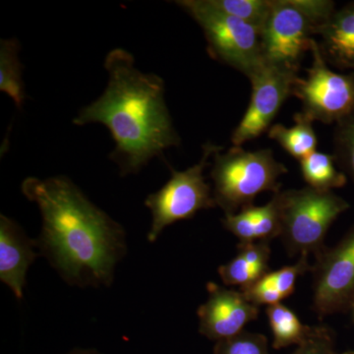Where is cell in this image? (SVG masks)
<instances>
[{"instance_id": "cell-1", "label": "cell", "mask_w": 354, "mask_h": 354, "mask_svg": "<svg viewBox=\"0 0 354 354\" xmlns=\"http://www.w3.org/2000/svg\"><path fill=\"white\" fill-rule=\"evenodd\" d=\"M21 191L38 206L43 223L37 246L58 274L79 288L111 286L127 251L122 225L69 177H27Z\"/></svg>"}, {"instance_id": "cell-2", "label": "cell", "mask_w": 354, "mask_h": 354, "mask_svg": "<svg viewBox=\"0 0 354 354\" xmlns=\"http://www.w3.org/2000/svg\"><path fill=\"white\" fill-rule=\"evenodd\" d=\"M104 68L109 74L106 90L80 109L73 123L108 128L115 143L109 158L121 176L136 174L167 149L180 145L165 102V81L137 68L132 53L124 48L109 51Z\"/></svg>"}, {"instance_id": "cell-3", "label": "cell", "mask_w": 354, "mask_h": 354, "mask_svg": "<svg viewBox=\"0 0 354 354\" xmlns=\"http://www.w3.org/2000/svg\"><path fill=\"white\" fill-rule=\"evenodd\" d=\"M223 150L214 155L211 177L214 199L225 215L253 206L260 193L271 191L277 194L281 191L279 178L288 169L276 160L272 150L250 152L236 146L225 153Z\"/></svg>"}, {"instance_id": "cell-4", "label": "cell", "mask_w": 354, "mask_h": 354, "mask_svg": "<svg viewBox=\"0 0 354 354\" xmlns=\"http://www.w3.org/2000/svg\"><path fill=\"white\" fill-rule=\"evenodd\" d=\"M276 196L281 215V237L290 256L317 254L326 248V234L348 205L332 191L306 187L279 191Z\"/></svg>"}, {"instance_id": "cell-5", "label": "cell", "mask_w": 354, "mask_h": 354, "mask_svg": "<svg viewBox=\"0 0 354 354\" xmlns=\"http://www.w3.org/2000/svg\"><path fill=\"white\" fill-rule=\"evenodd\" d=\"M221 148L207 142L196 165L181 171L171 169L169 180L146 198L145 206L152 215L149 241L156 242L165 228L176 221L189 220L201 209L215 208L213 190L205 181L204 171L211 165L209 158Z\"/></svg>"}, {"instance_id": "cell-6", "label": "cell", "mask_w": 354, "mask_h": 354, "mask_svg": "<svg viewBox=\"0 0 354 354\" xmlns=\"http://www.w3.org/2000/svg\"><path fill=\"white\" fill-rule=\"evenodd\" d=\"M176 3L201 28L212 57L247 77L264 64L261 35L252 26L216 10L206 0H180Z\"/></svg>"}, {"instance_id": "cell-7", "label": "cell", "mask_w": 354, "mask_h": 354, "mask_svg": "<svg viewBox=\"0 0 354 354\" xmlns=\"http://www.w3.org/2000/svg\"><path fill=\"white\" fill-rule=\"evenodd\" d=\"M310 51L313 62L307 76L298 77L292 95L302 102L300 113L312 122H339L354 111V79L335 73L327 66L315 39Z\"/></svg>"}, {"instance_id": "cell-8", "label": "cell", "mask_w": 354, "mask_h": 354, "mask_svg": "<svg viewBox=\"0 0 354 354\" xmlns=\"http://www.w3.org/2000/svg\"><path fill=\"white\" fill-rule=\"evenodd\" d=\"M314 25L297 0H272V10L261 34L263 62L297 74L302 57L311 50Z\"/></svg>"}, {"instance_id": "cell-9", "label": "cell", "mask_w": 354, "mask_h": 354, "mask_svg": "<svg viewBox=\"0 0 354 354\" xmlns=\"http://www.w3.org/2000/svg\"><path fill=\"white\" fill-rule=\"evenodd\" d=\"M313 307L319 318L354 304V230L332 249L315 256Z\"/></svg>"}, {"instance_id": "cell-10", "label": "cell", "mask_w": 354, "mask_h": 354, "mask_svg": "<svg viewBox=\"0 0 354 354\" xmlns=\"http://www.w3.org/2000/svg\"><path fill=\"white\" fill-rule=\"evenodd\" d=\"M252 95L243 118L232 133L234 146L258 138L269 129L283 102L292 95L297 74L263 64L248 77Z\"/></svg>"}, {"instance_id": "cell-11", "label": "cell", "mask_w": 354, "mask_h": 354, "mask_svg": "<svg viewBox=\"0 0 354 354\" xmlns=\"http://www.w3.org/2000/svg\"><path fill=\"white\" fill-rule=\"evenodd\" d=\"M208 299L200 305L199 333L214 342L223 341L243 332L258 318L260 308L251 304L241 290L208 283Z\"/></svg>"}, {"instance_id": "cell-12", "label": "cell", "mask_w": 354, "mask_h": 354, "mask_svg": "<svg viewBox=\"0 0 354 354\" xmlns=\"http://www.w3.org/2000/svg\"><path fill=\"white\" fill-rule=\"evenodd\" d=\"M37 241L8 216H0V279L17 299L24 295L26 276L38 257Z\"/></svg>"}, {"instance_id": "cell-13", "label": "cell", "mask_w": 354, "mask_h": 354, "mask_svg": "<svg viewBox=\"0 0 354 354\" xmlns=\"http://www.w3.org/2000/svg\"><path fill=\"white\" fill-rule=\"evenodd\" d=\"M326 62L341 66H354V6L333 13L325 24L316 30Z\"/></svg>"}, {"instance_id": "cell-14", "label": "cell", "mask_w": 354, "mask_h": 354, "mask_svg": "<svg viewBox=\"0 0 354 354\" xmlns=\"http://www.w3.org/2000/svg\"><path fill=\"white\" fill-rule=\"evenodd\" d=\"M295 120L297 123L292 127L272 125L269 128L268 135L270 139L278 142L286 152L300 162L315 152L318 141L311 120L300 113L295 114Z\"/></svg>"}, {"instance_id": "cell-15", "label": "cell", "mask_w": 354, "mask_h": 354, "mask_svg": "<svg viewBox=\"0 0 354 354\" xmlns=\"http://www.w3.org/2000/svg\"><path fill=\"white\" fill-rule=\"evenodd\" d=\"M266 313L274 337L272 348L274 349L300 346L312 329L310 326L302 324L295 311L281 302L268 306Z\"/></svg>"}, {"instance_id": "cell-16", "label": "cell", "mask_w": 354, "mask_h": 354, "mask_svg": "<svg viewBox=\"0 0 354 354\" xmlns=\"http://www.w3.org/2000/svg\"><path fill=\"white\" fill-rule=\"evenodd\" d=\"M19 53L20 44L17 39L0 41V91L8 95L20 109L24 104L26 93Z\"/></svg>"}, {"instance_id": "cell-17", "label": "cell", "mask_w": 354, "mask_h": 354, "mask_svg": "<svg viewBox=\"0 0 354 354\" xmlns=\"http://www.w3.org/2000/svg\"><path fill=\"white\" fill-rule=\"evenodd\" d=\"M335 158L322 152L312 153L300 160V169L307 186L319 191H332L346 183V177L337 171Z\"/></svg>"}, {"instance_id": "cell-18", "label": "cell", "mask_w": 354, "mask_h": 354, "mask_svg": "<svg viewBox=\"0 0 354 354\" xmlns=\"http://www.w3.org/2000/svg\"><path fill=\"white\" fill-rule=\"evenodd\" d=\"M221 12L234 16L262 34L272 10V0H206Z\"/></svg>"}, {"instance_id": "cell-19", "label": "cell", "mask_w": 354, "mask_h": 354, "mask_svg": "<svg viewBox=\"0 0 354 354\" xmlns=\"http://www.w3.org/2000/svg\"><path fill=\"white\" fill-rule=\"evenodd\" d=\"M214 354H270L266 335L244 330L241 334L216 342Z\"/></svg>"}, {"instance_id": "cell-20", "label": "cell", "mask_w": 354, "mask_h": 354, "mask_svg": "<svg viewBox=\"0 0 354 354\" xmlns=\"http://www.w3.org/2000/svg\"><path fill=\"white\" fill-rule=\"evenodd\" d=\"M257 241H271L281 234V215L276 196L262 207H251Z\"/></svg>"}, {"instance_id": "cell-21", "label": "cell", "mask_w": 354, "mask_h": 354, "mask_svg": "<svg viewBox=\"0 0 354 354\" xmlns=\"http://www.w3.org/2000/svg\"><path fill=\"white\" fill-rule=\"evenodd\" d=\"M218 274L225 286H239L241 288L250 286L265 276L263 272L251 267L239 254L227 264L218 268Z\"/></svg>"}, {"instance_id": "cell-22", "label": "cell", "mask_w": 354, "mask_h": 354, "mask_svg": "<svg viewBox=\"0 0 354 354\" xmlns=\"http://www.w3.org/2000/svg\"><path fill=\"white\" fill-rule=\"evenodd\" d=\"M241 291L251 304L258 307L261 305L272 306L281 304V300L285 299L277 288L272 272H268L250 286L241 288Z\"/></svg>"}, {"instance_id": "cell-23", "label": "cell", "mask_w": 354, "mask_h": 354, "mask_svg": "<svg viewBox=\"0 0 354 354\" xmlns=\"http://www.w3.org/2000/svg\"><path fill=\"white\" fill-rule=\"evenodd\" d=\"M291 354H339L335 351L334 335L325 326H314L308 337Z\"/></svg>"}, {"instance_id": "cell-24", "label": "cell", "mask_w": 354, "mask_h": 354, "mask_svg": "<svg viewBox=\"0 0 354 354\" xmlns=\"http://www.w3.org/2000/svg\"><path fill=\"white\" fill-rule=\"evenodd\" d=\"M308 254H302L295 265L286 266L278 271L272 272L277 288L283 298L290 297L295 290V283L305 272H311Z\"/></svg>"}, {"instance_id": "cell-25", "label": "cell", "mask_w": 354, "mask_h": 354, "mask_svg": "<svg viewBox=\"0 0 354 354\" xmlns=\"http://www.w3.org/2000/svg\"><path fill=\"white\" fill-rule=\"evenodd\" d=\"M251 207L242 209L234 215H225V218L221 221L223 227L235 235L239 239V242L257 241Z\"/></svg>"}, {"instance_id": "cell-26", "label": "cell", "mask_w": 354, "mask_h": 354, "mask_svg": "<svg viewBox=\"0 0 354 354\" xmlns=\"http://www.w3.org/2000/svg\"><path fill=\"white\" fill-rule=\"evenodd\" d=\"M237 254L241 255L251 267L263 274H266L271 272L269 268L270 256H271L269 241L239 242L237 245Z\"/></svg>"}, {"instance_id": "cell-27", "label": "cell", "mask_w": 354, "mask_h": 354, "mask_svg": "<svg viewBox=\"0 0 354 354\" xmlns=\"http://www.w3.org/2000/svg\"><path fill=\"white\" fill-rule=\"evenodd\" d=\"M339 122L342 125L339 136H337V141H339V146L342 149L344 156L346 157L349 171L354 177V118H351V116L348 115Z\"/></svg>"}, {"instance_id": "cell-28", "label": "cell", "mask_w": 354, "mask_h": 354, "mask_svg": "<svg viewBox=\"0 0 354 354\" xmlns=\"http://www.w3.org/2000/svg\"><path fill=\"white\" fill-rule=\"evenodd\" d=\"M67 354H102L100 351H95L91 348H77L74 351H70Z\"/></svg>"}, {"instance_id": "cell-29", "label": "cell", "mask_w": 354, "mask_h": 354, "mask_svg": "<svg viewBox=\"0 0 354 354\" xmlns=\"http://www.w3.org/2000/svg\"><path fill=\"white\" fill-rule=\"evenodd\" d=\"M341 354H354V351H348V353H341Z\"/></svg>"}, {"instance_id": "cell-30", "label": "cell", "mask_w": 354, "mask_h": 354, "mask_svg": "<svg viewBox=\"0 0 354 354\" xmlns=\"http://www.w3.org/2000/svg\"><path fill=\"white\" fill-rule=\"evenodd\" d=\"M353 309H354V304H353Z\"/></svg>"}]
</instances>
